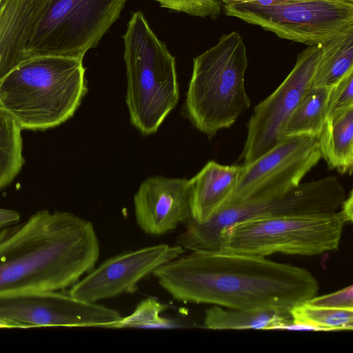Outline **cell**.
Here are the masks:
<instances>
[{"label":"cell","instance_id":"obj_1","mask_svg":"<svg viewBox=\"0 0 353 353\" xmlns=\"http://www.w3.org/2000/svg\"><path fill=\"white\" fill-rule=\"evenodd\" d=\"M152 275L178 301L230 309L291 310L319 289L305 268L219 250L192 251L161 265Z\"/></svg>","mask_w":353,"mask_h":353},{"label":"cell","instance_id":"obj_2","mask_svg":"<svg viewBox=\"0 0 353 353\" xmlns=\"http://www.w3.org/2000/svg\"><path fill=\"white\" fill-rule=\"evenodd\" d=\"M99 241L92 223L68 212H37L0 228V294L61 291L91 271Z\"/></svg>","mask_w":353,"mask_h":353},{"label":"cell","instance_id":"obj_3","mask_svg":"<svg viewBox=\"0 0 353 353\" xmlns=\"http://www.w3.org/2000/svg\"><path fill=\"white\" fill-rule=\"evenodd\" d=\"M82 58L25 59L0 79V108L22 130H44L73 116L88 92Z\"/></svg>","mask_w":353,"mask_h":353},{"label":"cell","instance_id":"obj_4","mask_svg":"<svg viewBox=\"0 0 353 353\" xmlns=\"http://www.w3.org/2000/svg\"><path fill=\"white\" fill-rule=\"evenodd\" d=\"M248 65L246 46L236 31L223 34L193 59L184 109L192 124L209 139L231 127L250 107L245 88Z\"/></svg>","mask_w":353,"mask_h":353},{"label":"cell","instance_id":"obj_5","mask_svg":"<svg viewBox=\"0 0 353 353\" xmlns=\"http://www.w3.org/2000/svg\"><path fill=\"white\" fill-rule=\"evenodd\" d=\"M123 39L130 121L142 134H150L179 101L175 59L141 11L131 16Z\"/></svg>","mask_w":353,"mask_h":353},{"label":"cell","instance_id":"obj_6","mask_svg":"<svg viewBox=\"0 0 353 353\" xmlns=\"http://www.w3.org/2000/svg\"><path fill=\"white\" fill-rule=\"evenodd\" d=\"M345 224L339 210L247 219L222 230L219 250L259 256L320 255L338 249Z\"/></svg>","mask_w":353,"mask_h":353},{"label":"cell","instance_id":"obj_7","mask_svg":"<svg viewBox=\"0 0 353 353\" xmlns=\"http://www.w3.org/2000/svg\"><path fill=\"white\" fill-rule=\"evenodd\" d=\"M345 199V189L334 176L301 183L281 196L222 208L203 223L190 219L177 237L176 245L191 252L218 251L221 232L235 223L255 218L334 212Z\"/></svg>","mask_w":353,"mask_h":353},{"label":"cell","instance_id":"obj_8","mask_svg":"<svg viewBox=\"0 0 353 353\" xmlns=\"http://www.w3.org/2000/svg\"><path fill=\"white\" fill-rule=\"evenodd\" d=\"M127 0H52L25 50L26 58H83L119 19Z\"/></svg>","mask_w":353,"mask_h":353},{"label":"cell","instance_id":"obj_9","mask_svg":"<svg viewBox=\"0 0 353 353\" xmlns=\"http://www.w3.org/2000/svg\"><path fill=\"white\" fill-rule=\"evenodd\" d=\"M225 14L308 46L353 27V3L338 0H278L268 6L223 4Z\"/></svg>","mask_w":353,"mask_h":353},{"label":"cell","instance_id":"obj_10","mask_svg":"<svg viewBox=\"0 0 353 353\" xmlns=\"http://www.w3.org/2000/svg\"><path fill=\"white\" fill-rule=\"evenodd\" d=\"M321 159L317 139L285 138L259 158L241 165L235 188L222 208L283 196L298 187Z\"/></svg>","mask_w":353,"mask_h":353},{"label":"cell","instance_id":"obj_11","mask_svg":"<svg viewBox=\"0 0 353 353\" xmlns=\"http://www.w3.org/2000/svg\"><path fill=\"white\" fill-rule=\"evenodd\" d=\"M321 50L319 43L300 52L283 82L254 107L247 123V136L240 157L243 164L259 158L283 139V131L289 117L312 85Z\"/></svg>","mask_w":353,"mask_h":353},{"label":"cell","instance_id":"obj_12","mask_svg":"<svg viewBox=\"0 0 353 353\" xmlns=\"http://www.w3.org/2000/svg\"><path fill=\"white\" fill-rule=\"evenodd\" d=\"M122 318L119 312L60 291L0 294V321L13 327L108 326Z\"/></svg>","mask_w":353,"mask_h":353},{"label":"cell","instance_id":"obj_13","mask_svg":"<svg viewBox=\"0 0 353 353\" xmlns=\"http://www.w3.org/2000/svg\"><path fill=\"white\" fill-rule=\"evenodd\" d=\"M184 252L178 245L166 243L127 251L112 256L71 286L69 294L89 302L134 293L138 283L161 265Z\"/></svg>","mask_w":353,"mask_h":353},{"label":"cell","instance_id":"obj_14","mask_svg":"<svg viewBox=\"0 0 353 353\" xmlns=\"http://www.w3.org/2000/svg\"><path fill=\"white\" fill-rule=\"evenodd\" d=\"M191 179L151 176L134 196L137 225L146 234L159 236L191 219Z\"/></svg>","mask_w":353,"mask_h":353},{"label":"cell","instance_id":"obj_15","mask_svg":"<svg viewBox=\"0 0 353 353\" xmlns=\"http://www.w3.org/2000/svg\"><path fill=\"white\" fill-rule=\"evenodd\" d=\"M51 1L0 0V79L26 59V46Z\"/></svg>","mask_w":353,"mask_h":353},{"label":"cell","instance_id":"obj_16","mask_svg":"<svg viewBox=\"0 0 353 353\" xmlns=\"http://www.w3.org/2000/svg\"><path fill=\"white\" fill-rule=\"evenodd\" d=\"M241 165H225L208 161L191 179V219L203 223L225 204L232 194Z\"/></svg>","mask_w":353,"mask_h":353},{"label":"cell","instance_id":"obj_17","mask_svg":"<svg viewBox=\"0 0 353 353\" xmlns=\"http://www.w3.org/2000/svg\"><path fill=\"white\" fill-rule=\"evenodd\" d=\"M321 158L330 169L352 174L353 168V106L332 112L317 138Z\"/></svg>","mask_w":353,"mask_h":353},{"label":"cell","instance_id":"obj_18","mask_svg":"<svg viewBox=\"0 0 353 353\" xmlns=\"http://www.w3.org/2000/svg\"><path fill=\"white\" fill-rule=\"evenodd\" d=\"M330 90L331 88L314 85L307 89L283 128V139L319 137L329 115Z\"/></svg>","mask_w":353,"mask_h":353},{"label":"cell","instance_id":"obj_19","mask_svg":"<svg viewBox=\"0 0 353 353\" xmlns=\"http://www.w3.org/2000/svg\"><path fill=\"white\" fill-rule=\"evenodd\" d=\"M292 319L290 310L275 308L223 309L214 305L205 311L203 327L210 330H273L281 322Z\"/></svg>","mask_w":353,"mask_h":353},{"label":"cell","instance_id":"obj_20","mask_svg":"<svg viewBox=\"0 0 353 353\" xmlns=\"http://www.w3.org/2000/svg\"><path fill=\"white\" fill-rule=\"evenodd\" d=\"M321 44V54L312 85L332 88L353 69V27Z\"/></svg>","mask_w":353,"mask_h":353},{"label":"cell","instance_id":"obj_21","mask_svg":"<svg viewBox=\"0 0 353 353\" xmlns=\"http://www.w3.org/2000/svg\"><path fill=\"white\" fill-rule=\"evenodd\" d=\"M21 130L0 108V189L13 181L24 163Z\"/></svg>","mask_w":353,"mask_h":353},{"label":"cell","instance_id":"obj_22","mask_svg":"<svg viewBox=\"0 0 353 353\" xmlns=\"http://www.w3.org/2000/svg\"><path fill=\"white\" fill-rule=\"evenodd\" d=\"M292 319L318 327L320 331H342L353 329V309H335L298 305L290 310Z\"/></svg>","mask_w":353,"mask_h":353},{"label":"cell","instance_id":"obj_23","mask_svg":"<svg viewBox=\"0 0 353 353\" xmlns=\"http://www.w3.org/2000/svg\"><path fill=\"white\" fill-rule=\"evenodd\" d=\"M168 305L155 298L150 297L141 301L130 315L123 317L107 328H168L176 323L161 316Z\"/></svg>","mask_w":353,"mask_h":353},{"label":"cell","instance_id":"obj_24","mask_svg":"<svg viewBox=\"0 0 353 353\" xmlns=\"http://www.w3.org/2000/svg\"><path fill=\"white\" fill-rule=\"evenodd\" d=\"M161 7L188 15L216 18L221 12V0H154Z\"/></svg>","mask_w":353,"mask_h":353},{"label":"cell","instance_id":"obj_25","mask_svg":"<svg viewBox=\"0 0 353 353\" xmlns=\"http://www.w3.org/2000/svg\"><path fill=\"white\" fill-rule=\"evenodd\" d=\"M350 106H353V69L331 88L329 114L334 110Z\"/></svg>","mask_w":353,"mask_h":353},{"label":"cell","instance_id":"obj_26","mask_svg":"<svg viewBox=\"0 0 353 353\" xmlns=\"http://www.w3.org/2000/svg\"><path fill=\"white\" fill-rule=\"evenodd\" d=\"M305 303L318 307L353 309V286L350 285L328 294L315 296Z\"/></svg>","mask_w":353,"mask_h":353},{"label":"cell","instance_id":"obj_27","mask_svg":"<svg viewBox=\"0 0 353 353\" xmlns=\"http://www.w3.org/2000/svg\"><path fill=\"white\" fill-rule=\"evenodd\" d=\"M20 219L18 212L0 208V228L16 224Z\"/></svg>","mask_w":353,"mask_h":353},{"label":"cell","instance_id":"obj_28","mask_svg":"<svg viewBox=\"0 0 353 353\" xmlns=\"http://www.w3.org/2000/svg\"><path fill=\"white\" fill-rule=\"evenodd\" d=\"M352 191L351 190L347 198L345 197L339 208V212L342 215L344 221L347 223H352L353 221V198Z\"/></svg>","mask_w":353,"mask_h":353},{"label":"cell","instance_id":"obj_29","mask_svg":"<svg viewBox=\"0 0 353 353\" xmlns=\"http://www.w3.org/2000/svg\"><path fill=\"white\" fill-rule=\"evenodd\" d=\"M0 327H12V326L7 323L0 321Z\"/></svg>","mask_w":353,"mask_h":353},{"label":"cell","instance_id":"obj_30","mask_svg":"<svg viewBox=\"0 0 353 353\" xmlns=\"http://www.w3.org/2000/svg\"><path fill=\"white\" fill-rule=\"evenodd\" d=\"M345 3H353V0H338Z\"/></svg>","mask_w":353,"mask_h":353}]
</instances>
